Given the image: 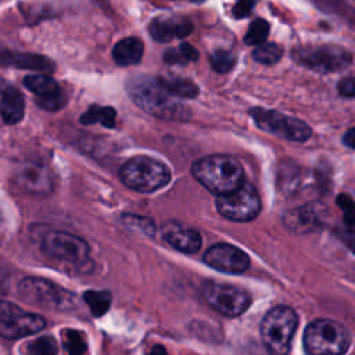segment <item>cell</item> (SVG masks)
Here are the masks:
<instances>
[{"label":"cell","mask_w":355,"mask_h":355,"mask_svg":"<svg viewBox=\"0 0 355 355\" xmlns=\"http://www.w3.org/2000/svg\"><path fill=\"white\" fill-rule=\"evenodd\" d=\"M237 1H248V3L254 4V3H255V1H258V0H237Z\"/></svg>","instance_id":"40"},{"label":"cell","mask_w":355,"mask_h":355,"mask_svg":"<svg viewBox=\"0 0 355 355\" xmlns=\"http://www.w3.org/2000/svg\"><path fill=\"white\" fill-rule=\"evenodd\" d=\"M83 300L89 305V308L94 316L104 315L111 305V294L108 291L89 290V291H85Z\"/></svg>","instance_id":"26"},{"label":"cell","mask_w":355,"mask_h":355,"mask_svg":"<svg viewBox=\"0 0 355 355\" xmlns=\"http://www.w3.org/2000/svg\"><path fill=\"white\" fill-rule=\"evenodd\" d=\"M146 355H169V354L166 352V349H165L162 345L155 344Z\"/></svg>","instance_id":"39"},{"label":"cell","mask_w":355,"mask_h":355,"mask_svg":"<svg viewBox=\"0 0 355 355\" xmlns=\"http://www.w3.org/2000/svg\"><path fill=\"white\" fill-rule=\"evenodd\" d=\"M14 182L22 191L33 196H46L54 189L51 169L43 161L36 159L21 162L14 171Z\"/></svg>","instance_id":"13"},{"label":"cell","mask_w":355,"mask_h":355,"mask_svg":"<svg viewBox=\"0 0 355 355\" xmlns=\"http://www.w3.org/2000/svg\"><path fill=\"white\" fill-rule=\"evenodd\" d=\"M115 122H116V112L112 107L92 105L80 116V123H83V125L100 123V125L111 129L115 126Z\"/></svg>","instance_id":"22"},{"label":"cell","mask_w":355,"mask_h":355,"mask_svg":"<svg viewBox=\"0 0 355 355\" xmlns=\"http://www.w3.org/2000/svg\"><path fill=\"white\" fill-rule=\"evenodd\" d=\"M162 87L175 98H196L198 87L189 79L183 78H161L158 76Z\"/></svg>","instance_id":"21"},{"label":"cell","mask_w":355,"mask_h":355,"mask_svg":"<svg viewBox=\"0 0 355 355\" xmlns=\"http://www.w3.org/2000/svg\"><path fill=\"white\" fill-rule=\"evenodd\" d=\"M164 240L173 248L184 254H196L201 248V236L197 230L186 227L178 222H168L162 226Z\"/></svg>","instance_id":"17"},{"label":"cell","mask_w":355,"mask_h":355,"mask_svg":"<svg viewBox=\"0 0 355 355\" xmlns=\"http://www.w3.org/2000/svg\"><path fill=\"white\" fill-rule=\"evenodd\" d=\"M42 250L54 259L75 265L83 263L89 258V245L83 239L60 230L49 232L43 237Z\"/></svg>","instance_id":"12"},{"label":"cell","mask_w":355,"mask_h":355,"mask_svg":"<svg viewBox=\"0 0 355 355\" xmlns=\"http://www.w3.org/2000/svg\"><path fill=\"white\" fill-rule=\"evenodd\" d=\"M164 61L166 64H186V60L182 57L178 49H168L164 53Z\"/></svg>","instance_id":"37"},{"label":"cell","mask_w":355,"mask_h":355,"mask_svg":"<svg viewBox=\"0 0 355 355\" xmlns=\"http://www.w3.org/2000/svg\"><path fill=\"white\" fill-rule=\"evenodd\" d=\"M297 313L288 306H276L262 319L261 337L270 355H286L297 330Z\"/></svg>","instance_id":"5"},{"label":"cell","mask_w":355,"mask_h":355,"mask_svg":"<svg viewBox=\"0 0 355 355\" xmlns=\"http://www.w3.org/2000/svg\"><path fill=\"white\" fill-rule=\"evenodd\" d=\"M283 55V49L276 43H262L255 47L252 57L257 62L263 65H273L280 61Z\"/></svg>","instance_id":"27"},{"label":"cell","mask_w":355,"mask_h":355,"mask_svg":"<svg viewBox=\"0 0 355 355\" xmlns=\"http://www.w3.org/2000/svg\"><path fill=\"white\" fill-rule=\"evenodd\" d=\"M343 143H344L347 147H349V148H354V147H355V129H354V128L348 129V132L344 135Z\"/></svg>","instance_id":"38"},{"label":"cell","mask_w":355,"mask_h":355,"mask_svg":"<svg viewBox=\"0 0 355 355\" xmlns=\"http://www.w3.org/2000/svg\"><path fill=\"white\" fill-rule=\"evenodd\" d=\"M204 262L225 273H243L250 266L248 255L243 250L226 243H219L208 248L204 254Z\"/></svg>","instance_id":"14"},{"label":"cell","mask_w":355,"mask_h":355,"mask_svg":"<svg viewBox=\"0 0 355 355\" xmlns=\"http://www.w3.org/2000/svg\"><path fill=\"white\" fill-rule=\"evenodd\" d=\"M126 90L133 103L153 116L168 121H187L190 118V110L162 87L158 76L130 78Z\"/></svg>","instance_id":"1"},{"label":"cell","mask_w":355,"mask_h":355,"mask_svg":"<svg viewBox=\"0 0 355 355\" xmlns=\"http://www.w3.org/2000/svg\"><path fill=\"white\" fill-rule=\"evenodd\" d=\"M178 50H179V53L182 54V57L186 60V62H189V61H197L198 57H200L198 50H196V47H193V46L189 44V43H182Z\"/></svg>","instance_id":"34"},{"label":"cell","mask_w":355,"mask_h":355,"mask_svg":"<svg viewBox=\"0 0 355 355\" xmlns=\"http://www.w3.org/2000/svg\"><path fill=\"white\" fill-rule=\"evenodd\" d=\"M18 291L25 301L51 309H69L75 305L72 293L42 277L24 279L18 286Z\"/></svg>","instance_id":"7"},{"label":"cell","mask_w":355,"mask_h":355,"mask_svg":"<svg viewBox=\"0 0 355 355\" xmlns=\"http://www.w3.org/2000/svg\"><path fill=\"white\" fill-rule=\"evenodd\" d=\"M25 87L36 96L39 107L47 111H55L65 103V96L60 85L46 75H28L24 78Z\"/></svg>","instance_id":"16"},{"label":"cell","mask_w":355,"mask_h":355,"mask_svg":"<svg viewBox=\"0 0 355 355\" xmlns=\"http://www.w3.org/2000/svg\"><path fill=\"white\" fill-rule=\"evenodd\" d=\"M61 340L68 355H83L87 349L85 336L73 329H65L61 333Z\"/></svg>","instance_id":"25"},{"label":"cell","mask_w":355,"mask_h":355,"mask_svg":"<svg viewBox=\"0 0 355 355\" xmlns=\"http://www.w3.org/2000/svg\"><path fill=\"white\" fill-rule=\"evenodd\" d=\"M0 114L7 125H15L24 118L25 100L24 94L18 89L8 86L1 90Z\"/></svg>","instance_id":"19"},{"label":"cell","mask_w":355,"mask_h":355,"mask_svg":"<svg viewBox=\"0 0 355 355\" xmlns=\"http://www.w3.org/2000/svg\"><path fill=\"white\" fill-rule=\"evenodd\" d=\"M0 64L21 69H31L37 72H51L54 71V64L51 60L28 53H12L8 50H0Z\"/></svg>","instance_id":"18"},{"label":"cell","mask_w":355,"mask_h":355,"mask_svg":"<svg viewBox=\"0 0 355 355\" xmlns=\"http://www.w3.org/2000/svg\"><path fill=\"white\" fill-rule=\"evenodd\" d=\"M234 62H236V57L230 51L222 50V49L215 50L209 57L211 68L219 73L229 72L234 67Z\"/></svg>","instance_id":"30"},{"label":"cell","mask_w":355,"mask_h":355,"mask_svg":"<svg viewBox=\"0 0 355 355\" xmlns=\"http://www.w3.org/2000/svg\"><path fill=\"white\" fill-rule=\"evenodd\" d=\"M268 35H269V24L262 18H257L250 24L247 33L244 35V43L248 46H259L265 43Z\"/></svg>","instance_id":"28"},{"label":"cell","mask_w":355,"mask_h":355,"mask_svg":"<svg viewBox=\"0 0 355 355\" xmlns=\"http://www.w3.org/2000/svg\"><path fill=\"white\" fill-rule=\"evenodd\" d=\"M349 343L348 329L331 319H318L304 333V348L308 355H343Z\"/></svg>","instance_id":"4"},{"label":"cell","mask_w":355,"mask_h":355,"mask_svg":"<svg viewBox=\"0 0 355 355\" xmlns=\"http://www.w3.org/2000/svg\"><path fill=\"white\" fill-rule=\"evenodd\" d=\"M252 6H254V4L248 3V1H237L236 6L233 7V11H232V12H233V15H234L237 19L244 18V17L250 15V12H251V10H252Z\"/></svg>","instance_id":"36"},{"label":"cell","mask_w":355,"mask_h":355,"mask_svg":"<svg viewBox=\"0 0 355 355\" xmlns=\"http://www.w3.org/2000/svg\"><path fill=\"white\" fill-rule=\"evenodd\" d=\"M119 178L126 187L135 191L153 193L169 183L171 171L153 157L136 155L121 166Z\"/></svg>","instance_id":"3"},{"label":"cell","mask_w":355,"mask_h":355,"mask_svg":"<svg viewBox=\"0 0 355 355\" xmlns=\"http://www.w3.org/2000/svg\"><path fill=\"white\" fill-rule=\"evenodd\" d=\"M193 31V24L187 19H179L175 24V36L178 37H186L191 33Z\"/></svg>","instance_id":"35"},{"label":"cell","mask_w":355,"mask_h":355,"mask_svg":"<svg viewBox=\"0 0 355 355\" xmlns=\"http://www.w3.org/2000/svg\"><path fill=\"white\" fill-rule=\"evenodd\" d=\"M57 343L50 336L39 337L24 347V355H55Z\"/></svg>","instance_id":"29"},{"label":"cell","mask_w":355,"mask_h":355,"mask_svg":"<svg viewBox=\"0 0 355 355\" xmlns=\"http://www.w3.org/2000/svg\"><path fill=\"white\" fill-rule=\"evenodd\" d=\"M291 57L297 64L319 73L343 71L349 67L352 61L351 53L336 44L295 47Z\"/></svg>","instance_id":"6"},{"label":"cell","mask_w":355,"mask_h":355,"mask_svg":"<svg viewBox=\"0 0 355 355\" xmlns=\"http://www.w3.org/2000/svg\"><path fill=\"white\" fill-rule=\"evenodd\" d=\"M193 176L209 191L222 196L230 193L244 183L241 164L225 154L208 155L191 165Z\"/></svg>","instance_id":"2"},{"label":"cell","mask_w":355,"mask_h":355,"mask_svg":"<svg viewBox=\"0 0 355 355\" xmlns=\"http://www.w3.org/2000/svg\"><path fill=\"white\" fill-rule=\"evenodd\" d=\"M201 291L207 302L226 316H239L251 304V297L245 290L218 282H204Z\"/></svg>","instance_id":"10"},{"label":"cell","mask_w":355,"mask_h":355,"mask_svg":"<svg viewBox=\"0 0 355 355\" xmlns=\"http://www.w3.org/2000/svg\"><path fill=\"white\" fill-rule=\"evenodd\" d=\"M337 205L344 212V222L352 229L354 226V200L349 194L343 193L337 197Z\"/></svg>","instance_id":"32"},{"label":"cell","mask_w":355,"mask_h":355,"mask_svg":"<svg viewBox=\"0 0 355 355\" xmlns=\"http://www.w3.org/2000/svg\"><path fill=\"white\" fill-rule=\"evenodd\" d=\"M300 183V171L297 166H294L293 164H283L279 168V178H277V186L279 189L286 193L290 194L293 193Z\"/></svg>","instance_id":"24"},{"label":"cell","mask_w":355,"mask_h":355,"mask_svg":"<svg viewBox=\"0 0 355 355\" xmlns=\"http://www.w3.org/2000/svg\"><path fill=\"white\" fill-rule=\"evenodd\" d=\"M175 24H176V19L159 17L150 24L148 32L154 40L159 43H166L172 40V37L175 36Z\"/></svg>","instance_id":"23"},{"label":"cell","mask_w":355,"mask_h":355,"mask_svg":"<svg viewBox=\"0 0 355 355\" xmlns=\"http://www.w3.org/2000/svg\"><path fill=\"white\" fill-rule=\"evenodd\" d=\"M46 320L40 315L22 311L12 302L0 300V336L17 340L44 329Z\"/></svg>","instance_id":"11"},{"label":"cell","mask_w":355,"mask_h":355,"mask_svg":"<svg viewBox=\"0 0 355 355\" xmlns=\"http://www.w3.org/2000/svg\"><path fill=\"white\" fill-rule=\"evenodd\" d=\"M144 51L143 42L139 37H125L119 40L112 50V58L118 65L129 67L141 61Z\"/></svg>","instance_id":"20"},{"label":"cell","mask_w":355,"mask_h":355,"mask_svg":"<svg viewBox=\"0 0 355 355\" xmlns=\"http://www.w3.org/2000/svg\"><path fill=\"white\" fill-rule=\"evenodd\" d=\"M251 115L259 129L283 140L300 143L308 140L312 133L309 125H306L304 121L294 116H287L273 110L254 108L251 110Z\"/></svg>","instance_id":"8"},{"label":"cell","mask_w":355,"mask_h":355,"mask_svg":"<svg viewBox=\"0 0 355 355\" xmlns=\"http://www.w3.org/2000/svg\"><path fill=\"white\" fill-rule=\"evenodd\" d=\"M338 93L344 97H354L355 94V79L354 76H347L338 83Z\"/></svg>","instance_id":"33"},{"label":"cell","mask_w":355,"mask_h":355,"mask_svg":"<svg viewBox=\"0 0 355 355\" xmlns=\"http://www.w3.org/2000/svg\"><path fill=\"white\" fill-rule=\"evenodd\" d=\"M122 220L126 226L132 227V229H137L146 234H153L155 227L151 219L144 218V216H139V215H123Z\"/></svg>","instance_id":"31"},{"label":"cell","mask_w":355,"mask_h":355,"mask_svg":"<svg viewBox=\"0 0 355 355\" xmlns=\"http://www.w3.org/2000/svg\"><path fill=\"white\" fill-rule=\"evenodd\" d=\"M216 208L219 214L234 222H248L258 216L261 200L250 183H243L236 190L218 196Z\"/></svg>","instance_id":"9"},{"label":"cell","mask_w":355,"mask_h":355,"mask_svg":"<svg viewBox=\"0 0 355 355\" xmlns=\"http://www.w3.org/2000/svg\"><path fill=\"white\" fill-rule=\"evenodd\" d=\"M327 216V209L323 204L309 202L283 215L284 226L294 233H309L320 229Z\"/></svg>","instance_id":"15"}]
</instances>
